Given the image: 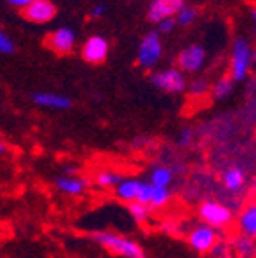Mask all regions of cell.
<instances>
[{"label":"cell","instance_id":"3957f363","mask_svg":"<svg viewBox=\"0 0 256 258\" xmlns=\"http://www.w3.org/2000/svg\"><path fill=\"white\" fill-rule=\"evenodd\" d=\"M199 217L213 230H226L233 222V210L220 201H204L199 205Z\"/></svg>","mask_w":256,"mask_h":258},{"label":"cell","instance_id":"ffe728a7","mask_svg":"<svg viewBox=\"0 0 256 258\" xmlns=\"http://www.w3.org/2000/svg\"><path fill=\"white\" fill-rule=\"evenodd\" d=\"M229 247H231L235 258H254V242L249 237H244V235L236 237L229 244Z\"/></svg>","mask_w":256,"mask_h":258},{"label":"cell","instance_id":"6da1fadb","mask_svg":"<svg viewBox=\"0 0 256 258\" xmlns=\"http://www.w3.org/2000/svg\"><path fill=\"white\" fill-rule=\"evenodd\" d=\"M93 240L108 249L109 253L118 254L122 258H145L144 247L133 238L125 237L120 233H109V231H100L93 235Z\"/></svg>","mask_w":256,"mask_h":258},{"label":"cell","instance_id":"d6986e66","mask_svg":"<svg viewBox=\"0 0 256 258\" xmlns=\"http://www.w3.org/2000/svg\"><path fill=\"white\" fill-rule=\"evenodd\" d=\"M233 90H235V83H233L229 76H222L210 86V93H212L213 101H224V99H228L231 95Z\"/></svg>","mask_w":256,"mask_h":258},{"label":"cell","instance_id":"8992f818","mask_svg":"<svg viewBox=\"0 0 256 258\" xmlns=\"http://www.w3.org/2000/svg\"><path fill=\"white\" fill-rule=\"evenodd\" d=\"M186 240H188V246L197 253H210L213 249V246L220 240V237L219 231L210 228V226L197 224L194 226V230H190Z\"/></svg>","mask_w":256,"mask_h":258},{"label":"cell","instance_id":"484cf974","mask_svg":"<svg viewBox=\"0 0 256 258\" xmlns=\"http://www.w3.org/2000/svg\"><path fill=\"white\" fill-rule=\"evenodd\" d=\"M16 50V45L13 41V38L8 32L0 29V54H13Z\"/></svg>","mask_w":256,"mask_h":258},{"label":"cell","instance_id":"9a60e30c","mask_svg":"<svg viewBox=\"0 0 256 258\" xmlns=\"http://www.w3.org/2000/svg\"><path fill=\"white\" fill-rule=\"evenodd\" d=\"M32 102L41 108H50V109H68L72 106V101L67 95L54 92H38L32 95Z\"/></svg>","mask_w":256,"mask_h":258},{"label":"cell","instance_id":"5bb4252c","mask_svg":"<svg viewBox=\"0 0 256 258\" xmlns=\"http://www.w3.org/2000/svg\"><path fill=\"white\" fill-rule=\"evenodd\" d=\"M142 181L144 179H136V177H122V181L113 188L116 199H120L122 203H136L138 196H140Z\"/></svg>","mask_w":256,"mask_h":258},{"label":"cell","instance_id":"44dd1931","mask_svg":"<svg viewBox=\"0 0 256 258\" xmlns=\"http://www.w3.org/2000/svg\"><path fill=\"white\" fill-rule=\"evenodd\" d=\"M122 177L118 172L115 170H100L99 174L95 176V183L99 188H104V190H113L118 183L122 181Z\"/></svg>","mask_w":256,"mask_h":258},{"label":"cell","instance_id":"83f0119b","mask_svg":"<svg viewBox=\"0 0 256 258\" xmlns=\"http://www.w3.org/2000/svg\"><path fill=\"white\" fill-rule=\"evenodd\" d=\"M158 34H161V32H170V31H174V29L177 27L176 25V20L174 18H165V20H161V22H158Z\"/></svg>","mask_w":256,"mask_h":258},{"label":"cell","instance_id":"7c38bea8","mask_svg":"<svg viewBox=\"0 0 256 258\" xmlns=\"http://www.w3.org/2000/svg\"><path fill=\"white\" fill-rule=\"evenodd\" d=\"M183 6L184 0H152L147 9V16L152 24H158L165 18H174Z\"/></svg>","mask_w":256,"mask_h":258},{"label":"cell","instance_id":"30bf717a","mask_svg":"<svg viewBox=\"0 0 256 258\" xmlns=\"http://www.w3.org/2000/svg\"><path fill=\"white\" fill-rule=\"evenodd\" d=\"M47 47L52 52L59 54V56H67L74 50L76 47V32L70 27H59L57 31H54L52 34H48V38L45 40Z\"/></svg>","mask_w":256,"mask_h":258},{"label":"cell","instance_id":"cb8c5ba5","mask_svg":"<svg viewBox=\"0 0 256 258\" xmlns=\"http://www.w3.org/2000/svg\"><path fill=\"white\" fill-rule=\"evenodd\" d=\"M127 210H129V215H131L136 222H145L151 217V208L142 205V203H129Z\"/></svg>","mask_w":256,"mask_h":258},{"label":"cell","instance_id":"5b68a950","mask_svg":"<svg viewBox=\"0 0 256 258\" xmlns=\"http://www.w3.org/2000/svg\"><path fill=\"white\" fill-rule=\"evenodd\" d=\"M163 56V43L156 31L147 32L138 47V64L145 70H154Z\"/></svg>","mask_w":256,"mask_h":258},{"label":"cell","instance_id":"ac0fdd59","mask_svg":"<svg viewBox=\"0 0 256 258\" xmlns=\"http://www.w3.org/2000/svg\"><path fill=\"white\" fill-rule=\"evenodd\" d=\"M174 181V170L167 165H156L151 170V177L149 183L154 186H161V188H168Z\"/></svg>","mask_w":256,"mask_h":258},{"label":"cell","instance_id":"7402d4cb","mask_svg":"<svg viewBox=\"0 0 256 258\" xmlns=\"http://www.w3.org/2000/svg\"><path fill=\"white\" fill-rule=\"evenodd\" d=\"M197 16H199V9H197L196 6H186V4H184L183 8L176 13L174 20H176V25L188 27V25H192L194 22L197 20Z\"/></svg>","mask_w":256,"mask_h":258},{"label":"cell","instance_id":"8fae6325","mask_svg":"<svg viewBox=\"0 0 256 258\" xmlns=\"http://www.w3.org/2000/svg\"><path fill=\"white\" fill-rule=\"evenodd\" d=\"M109 52V43L104 36H92L84 41L83 48H81V56L84 61H88L92 64L102 63L108 57Z\"/></svg>","mask_w":256,"mask_h":258},{"label":"cell","instance_id":"4dcf8cb0","mask_svg":"<svg viewBox=\"0 0 256 258\" xmlns=\"http://www.w3.org/2000/svg\"><path fill=\"white\" fill-rule=\"evenodd\" d=\"M6 153H8V145H6L4 142H0V156L6 154Z\"/></svg>","mask_w":256,"mask_h":258},{"label":"cell","instance_id":"d4e9b609","mask_svg":"<svg viewBox=\"0 0 256 258\" xmlns=\"http://www.w3.org/2000/svg\"><path fill=\"white\" fill-rule=\"evenodd\" d=\"M210 253H212L213 258H235V254H233L229 244H228V242H222V240L217 242Z\"/></svg>","mask_w":256,"mask_h":258},{"label":"cell","instance_id":"f546056e","mask_svg":"<svg viewBox=\"0 0 256 258\" xmlns=\"http://www.w3.org/2000/svg\"><path fill=\"white\" fill-rule=\"evenodd\" d=\"M34 0H8V4H11L13 8H18V9H25L29 4H32Z\"/></svg>","mask_w":256,"mask_h":258},{"label":"cell","instance_id":"4316f807","mask_svg":"<svg viewBox=\"0 0 256 258\" xmlns=\"http://www.w3.org/2000/svg\"><path fill=\"white\" fill-rule=\"evenodd\" d=\"M194 142V129L192 127H184L183 131L179 133V138H177V144L181 147H186Z\"/></svg>","mask_w":256,"mask_h":258},{"label":"cell","instance_id":"9c48e42d","mask_svg":"<svg viewBox=\"0 0 256 258\" xmlns=\"http://www.w3.org/2000/svg\"><path fill=\"white\" fill-rule=\"evenodd\" d=\"M170 190L168 188H161V186H154L149 181H142V188H140V196H138V201L142 205L149 206V208H163L165 205L170 203Z\"/></svg>","mask_w":256,"mask_h":258},{"label":"cell","instance_id":"4fadbf2b","mask_svg":"<svg viewBox=\"0 0 256 258\" xmlns=\"http://www.w3.org/2000/svg\"><path fill=\"white\" fill-rule=\"evenodd\" d=\"M56 188L63 192L65 196L70 198H77L83 196L88 188V179L77 176V174H65V176L56 177Z\"/></svg>","mask_w":256,"mask_h":258},{"label":"cell","instance_id":"603a6c76","mask_svg":"<svg viewBox=\"0 0 256 258\" xmlns=\"http://www.w3.org/2000/svg\"><path fill=\"white\" fill-rule=\"evenodd\" d=\"M186 90H188L190 97L201 99V97H204L206 93H210V83L206 79H203V77H199V79H194L192 83H188Z\"/></svg>","mask_w":256,"mask_h":258},{"label":"cell","instance_id":"ba28073f","mask_svg":"<svg viewBox=\"0 0 256 258\" xmlns=\"http://www.w3.org/2000/svg\"><path fill=\"white\" fill-rule=\"evenodd\" d=\"M25 20L34 22V24H48L52 22L57 15V8L52 0H34L25 9H22Z\"/></svg>","mask_w":256,"mask_h":258},{"label":"cell","instance_id":"52a82bcc","mask_svg":"<svg viewBox=\"0 0 256 258\" xmlns=\"http://www.w3.org/2000/svg\"><path fill=\"white\" fill-rule=\"evenodd\" d=\"M206 63V48L199 43H192L188 47H184L179 54H177V69L181 72L196 74Z\"/></svg>","mask_w":256,"mask_h":258},{"label":"cell","instance_id":"277c9868","mask_svg":"<svg viewBox=\"0 0 256 258\" xmlns=\"http://www.w3.org/2000/svg\"><path fill=\"white\" fill-rule=\"evenodd\" d=\"M151 79V85L154 88L161 90V92L167 93H183L186 90V77L181 72L177 67H170V69L163 70H154V72L149 76Z\"/></svg>","mask_w":256,"mask_h":258},{"label":"cell","instance_id":"7a4b0ae2","mask_svg":"<svg viewBox=\"0 0 256 258\" xmlns=\"http://www.w3.org/2000/svg\"><path fill=\"white\" fill-rule=\"evenodd\" d=\"M252 63L251 45L245 38H236L231 48V61H229V74L233 83H242L249 77Z\"/></svg>","mask_w":256,"mask_h":258},{"label":"cell","instance_id":"2e32d148","mask_svg":"<svg viewBox=\"0 0 256 258\" xmlns=\"http://www.w3.org/2000/svg\"><path fill=\"white\" fill-rule=\"evenodd\" d=\"M238 230L240 235L249 238H254L256 235V206L254 203H249L238 214Z\"/></svg>","mask_w":256,"mask_h":258},{"label":"cell","instance_id":"f1b7e54d","mask_svg":"<svg viewBox=\"0 0 256 258\" xmlns=\"http://www.w3.org/2000/svg\"><path fill=\"white\" fill-rule=\"evenodd\" d=\"M106 13V6L104 4H97L92 8V11H90V16L92 18H100V16H104Z\"/></svg>","mask_w":256,"mask_h":258},{"label":"cell","instance_id":"e0dca14e","mask_svg":"<svg viewBox=\"0 0 256 258\" xmlns=\"http://www.w3.org/2000/svg\"><path fill=\"white\" fill-rule=\"evenodd\" d=\"M222 185L228 192L235 194V192H240L242 188L245 186V172L242 167L235 165V167H229L224 174H222Z\"/></svg>","mask_w":256,"mask_h":258}]
</instances>
